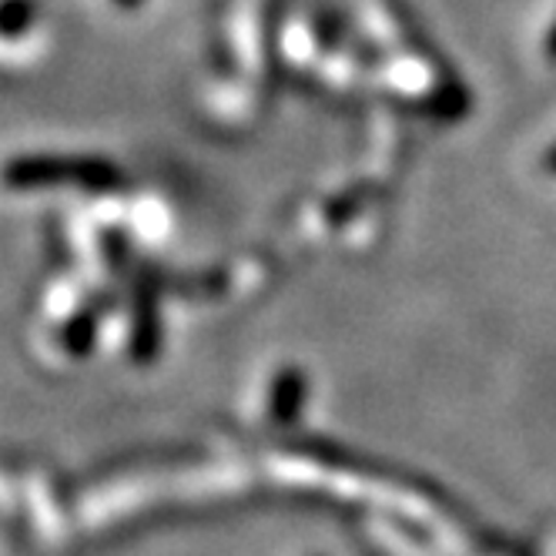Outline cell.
Instances as JSON below:
<instances>
[{
    "mask_svg": "<svg viewBox=\"0 0 556 556\" xmlns=\"http://www.w3.org/2000/svg\"><path fill=\"white\" fill-rule=\"evenodd\" d=\"M546 51H549V58H556V24H553L549 37H546Z\"/></svg>",
    "mask_w": 556,
    "mask_h": 556,
    "instance_id": "cell-1",
    "label": "cell"
},
{
    "mask_svg": "<svg viewBox=\"0 0 556 556\" xmlns=\"http://www.w3.org/2000/svg\"><path fill=\"white\" fill-rule=\"evenodd\" d=\"M114 4H117V8H135L138 0H114Z\"/></svg>",
    "mask_w": 556,
    "mask_h": 556,
    "instance_id": "cell-2",
    "label": "cell"
}]
</instances>
